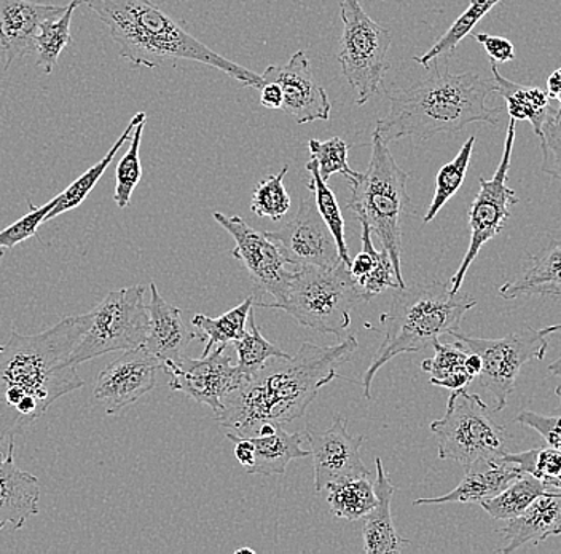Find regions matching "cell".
<instances>
[{"mask_svg":"<svg viewBox=\"0 0 561 554\" xmlns=\"http://www.w3.org/2000/svg\"><path fill=\"white\" fill-rule=\"evenodd\" d=\"M556 395L560 399L556 412L543 416V414L522 411L515 420L522 426L538 431L547 446L561 451V391H556Z\"/></svg>","mask_w":561,"mask_h":554,"instance_id":"obj_44","label":"cell"},{"mask_svg":"<svg viewBox=\"0 0 561 554\" xmlns=\"http://www.w3.org/2000/svg\"><path fill=\"white\" fill-rule=\"evenodd\" d=\"M261 104L266 109H283L284 97L283 90L276 82L272 80H261Z\"/></svg>","mask_w":561,"mask_h":554,"instance_id":"obj_47","label":"cell"},{"mask_svg":"<svg viewBox=\"0 0 561 554\" xmlns=\"http://www.w3.org/2000/svg\"><path fill=\"white\" fill-rule=\"evenodd\" d=\"M80 332L82 323L76 315L38 335L12 329L0 346V443L15 440L56 399L83 387L85 382L70 361Z\"/></svg>","mask_w":561,"mask_h":554,"instance_id":"obj_1","label":"cell"},{"mask_svg":"<svg viewBox=\"0 0 561 554\" xmlns=\"http://www.w3.org/2000/svg\"><path fill=\"white\" fill-rule=\"evenodd\" d=\"M394 291L391 307L380 318L383 342L360 381L367 402L371 399L374 378L386 363L403 353L423 352L442 336L456 335L466 314L477 305L469 294L454 293L450 282L415 283Z\"/></svg>","mask_w":561,"mask_h":554,"instance_id":"obj_5","label":"cell"},{"mask_svg":"<svg viewBox=\"0 0 561 554\" xmlns=\"http://www.w3.org/2000/svg\"><path fill=\"white\" fill-rule=\"evenodd\" d=\"M546 91L550 100L559 101V104H561V68L550 74Z\"/></svg>","mask_w":561,"mask_h":554,"instance_id":"obj_48","label":"cell"},{"mask_svg":"<svg viewBox=\"0 0 561 554\" xmlns=\"http://www.w3.org/2000/svg\"><path fill=\"white\" fill-rule=\"evenodd\" d=\"M343 34L339 59L342 74L356 90L357 106L367 104L383 86L389 69L391 33L367 15L359 0H342Z\"/></svg>","mask_w":561,"mask_h":554,"instance_id":"obj_10","label":"cell"},{"mask_svg":"<svg viewBox=\"0 0 561 554\" xmlns=\"http://www.w3.org/2000/svg\"><path fill=\"white\" fill-rule=\"evenodd\" d=\"M506 457L517 464L522 473H528L550 490L561 493V451L559 449L549 446L525 452H507Z\"/></svg>","mask_w":561,"mask_h":554,"instance_id":"obj_39","label":"cell"},{"mask_svg":"<svg viewBox=\"0 0 561 554\" xmlns=\"http://www.w3.org/2000/svg\"><path fill=\"white\" fill-rule=\"evenodd\" d=\"M409 178L388 143L374 132L367 170L350 184L348 208L368 224L371 234L377 235L381 247L388 251L401 290L407 286L402 275V226L413 213L412 199L407 191Z\"/></svg>","mask_w":561,"mask_h":554,"instance_id":"obj_6","label":"cell"},{"mask_svg":"<svg viewBox=\"0 0 561 554\" xmlns=\"http://www.w3.org/2000/svg\"><path fill=\"white\" fill-rule=\"evenodd\" d=\"M146 286L135 285L111 291L93 310L79 315L82 332L73 347L70 361L88 360L142 347L149 331V307Z\"/></svg>","mask_w":561,"mask_h":554,"instance_id":"obj_8","label":"cell"},{"mask_svg":"<svg viewBox=\"0 0 561 554\" xmlns=\"http://www.w3.org/2000/svg\"><path fill=\"white\" fill-rule=\"evenodd\" d=\"M262 80H272L283 90V111L298 125L331 118L332 103L328 91L319 86L304 50L297 52L286 65L268 66Z\"/></svg>","mask_w":561,"mask_h":554,"instance_id":"obj_18","label":"cell"},{"mask_svg":"<svg viewBox=\"0 0 561 554\" xmlns=\"http://www.w3.org/2000/svg\"><path fill=\"white\" fill-rule=\"evenodd\" d=\"M547 490H550L549 487L543 486L538 478L528 473H522L517 479L508 484L506 489L490 499L480 501L479 505L491 518L511 521L520 517L526 508Z\"/></svg>","mask_w":561,"mask_h":554,"instance_id":"obj_32","label":"cell"},{"mask_svg":"<svg viewBox=\"0 0 561 554\" xmlns=\"http://www.w3.org/2000/svg\"><path fill=\"white\" fill-rule=\"evenodd\" d=\"M160 370H163L161 361L144 347L125 350L98 374L94 402L104 409L105 416H118L156 388Z\"/></svg>","mask_w":561,"mask_h":554,"instance_id":"obj_15","label":"cell"},{"mask_svg":"<svg viewBox=\"0 0 561 554\" xmlns=\"http://www.w3.org/2000/svg\"><path fill=\"white\" fill-rule=\"evenodd\" d=\"M214 219L233 237L234 250L231 256L243 262L254 285L263 293L273 297L272 303H255L257 307L265 304H276L286 294L293 272L286 269V259L278 245L270 240L268 235L252 229L241 216H227L224 213H213Z\"/></svg>","mask_w":561,"mask_h":554,"instance_id":"obj_14","label":"cell"},{"mask_svg":"<svg viewBox=\"0 0 561 554\" xmlns=\"http://www.w3.org/2000/svg\"><path fill=\"white\" fill-rule=\"evenodd\" d=\"M431 431L437 437L438 459L458 462L462 468L508 452L507 430L491 419L482 398L466 388L450 395L445 416L431 423Z\"/></svg>","mask_w":561,"mask_h":554,"instance_id":"obj_9","label":"cell"},{"mask_svg":"<svg viewBox=\"0 0 561 554\" xmlns=\"http://www.w3.org/2000/svg\"><path fill=\"white\" fill-rule=\"evenodd\" d=\"M328 504L335 518L359 521L370 513L377 504L374 482L370 476H354L342 482L329 484Z\"/></svg>","mask_w":561,"mask_h":554,"instance_id":"obj_31","label":"cell"},{"mask_svg":"<svg viewBox=\"0 0 561 554\" xmlns=\"http://www.w3.org/2000/svg\"><path fill=\"white\" fill-rule=\"evenodd\" d=\"M473 38L482 44L489 54L490 61L496 65H504V63L514 61L515 48L514 44L506 37L490 36V34H473Z\"/></svg>","mask_w":561,"mask_h":554,"instance_id":"obj_45","label":"cell"},{"mask_svg":"<svg viewBox=\"0 0 561 554\" xmlns=\"http://www.w3.org/2000/svg\"><path fill=\"white\" fill-rule=\"evenodd\" d=\"M265 234L278 245L287 264L294 268H333L342 262L335 238L319 215L313 197L301 199L300 208L293 221L278 230Z\"/></svg>","mask_w":561,"mask_h":554,"instance_id":"obj_16","label":"cell"},{"mask_svg":"<svg viewBox=\"0 0 561 554\" xmlns=\"http://www.w3.org/2000/svg\"><path fill=\"white\" fill-rule=\"evenodd\" d=\"M501 0H471L468 9L458 16V20L448 27L447 33L444 34L430 50L424 55L415 56V61L419 65L427 66L433 65V61L442 58H450L455 54L458 45L461 44L462 38L472 34L473 27L480 23L486 15L500 3Z\"/></svg>","mask_w":561,"mask_h":554,"instance_id":"obj_33","label":"cell"},{"mask_svg":"<svg viewBox=\"0 0 561 554\" xmlns=\"http://www.w3.org/2000/svg\"><path fill=\"white\" fill-rule=\"evenodd\" d=\"M433 347L436 355L421 363V370L431 376V384L451 392L468 387L476 377L466 368L469 350L465 343L459 340L455 343H442L436 340Z\"/></svg>","mask_w":561,"mask_h":554,"instance_id":"obj_29","label":"cell"},{"mask_svg":"<svg viewBox=\"0 0 561 554\" xmlns=\"http://www.w3.org/2000/svg\"><path fill=\"white\" fill-rule=\"evenodd\" d=\"M254 297H245L243 303L220 315L219 318H209L203 314H196L192 318V326L196 329V338L206 343L203 357L213 352L214 346H228L243 338L249 312L254 307Z\"/></svg>","mask_w":561,"mask_h":554,"instance_id":"obj_30","label":"cell"},{"mask_svg":"<svg viewBox=\"0 0 561 554\" xmlns=\"http://www.w3.org/2000/svg\"><path fill=\"white\" fill-rule=\"evenodd\" d=\"M375 466H377V476H375L374 489L377 494V504L364 518V552L399 554L410 545V540L402 539L398 534L392 521L391 504L398 487L389 479L380 457L375 459Z\"/></svg>","mask_w":561,"mask_h":554,"instance_id":"obj_24","label":"cell"},{"mask_svg":"<svg viewBox=\"0 0 561 554\" xmlns=\"http://www.w3.org/2000/svg\"><path fill=\"white\" fill-rule=\"evenodd\" d=\"M357 349L359 342L350 335L335 346L305 342L297 355L266 361L227 396L217 422L233 433L248 434L263 422L286 426L300 419Z\"/></svg>","mask_w":561,"mask_h":554,"instance_id":"obj_2","label":"cell"},{"mask_svg":"<svg viewBox=\"0 0 561 554\" xmlns=\"http://www.w3.org/2000/svg\"><path fill=\"white\" fill-rule=\"evenodd\" d=\"M248 323L251 329L244 332L243 338L233 342L234 349H237L238 368H240L244 374L249 376V374L257 371L259 368H262L263 364L272 360V358L290 357L289 353L280 350L275 343L268 342V340L263 338L261 328H259L257 323H255L254 307L249 312Z\"/></svg>","mask_w":561,"mask_h":554,"instance_id":"obj_37","label":"cell"},{"mask_svg":"<svg viewBox=\"0 0 561 554\" xmlns=\"http://www.w3.org/2000/svg\"><path fill=\"white\" fill-rule=\"evenodd\" d=\"M506 545L500 553H514L528 543L546 542L550 536L561 535V493L547 490L533 501L520 517L511 519L504 528L497 529Z\"/></svg>","mask_w":561,"mask_h":554,"instance_id":"obj_23","label":"cell"},{"mask_svg":"<svg viewBox=\"0 0 561 554\" xmlns=\"http://www.w3.org/2000/svg\"><path fill=\"white\" fill-rule=\"evenodd\" d=\"M66 7L31 0H0V52L3 69L20 56L35 52V38L44 21L65 13Z\"/></svg>","mask_w":561,"mask_h":554,"instance_id":"obj_19","label":"cell"},{"mask_svg":"<svg viewBox=\"0 0 561 554\" xmlns=\"http://www.w3.org/2000/svg\"><path fill=\"white\" fill-rule=\"evenodd\" d=\"M289 171V165H284L278 174H270L255 185L251 200V212L259 217L268 219H283L290 210V195L287 194L284 178Z\"/></svg>","mask_w":561,"mask_h":554,"instance_id":"obj_38","label":"cell"},{"mask_svg":"<svg viewBox=\"0 0 561 554\" xmlns=\"http://www.w3.org/2000/svg\"><path fill=\"white\" fill-rule=\"evenodd\" d=\"M522 475L517 464L508 461L506 454L500 457L482 459L465 468V478L450 493L433 499H419L413 507L420 505L444 504H480L506 489L508 484Z\"/></svg>","mask_w":561,"mask_h":554,"instance_id":"obj_22","label":"cell"},{"mask_svg":"<svg viewBox=\"0 0 561 554\" xmlns=\"http://www.w3.org/2000/svg\"><path fill=\"white\" fill-rule=\"evenodd\" d=\"M149 331L144 349L152 353L161 364L179 361L184 357L188 343L196 338V329L182 318L181 308L168 303L156 283H150Z\"/></svg>","mask_w":561,"mask_h":554,"instance_id":"obj_21","label":"cell"},{"mask_svg":"<svg viewBox=\"0 0 561 554\" xmlns=\"http://www.w3.org/2000/svg\"><path fill=\"white\" fill-rule=\"evenodd\" d=\"M533 294L561 301V241L533 255L524 270L500 287V296L507 301Z\"/></svg>","mask_w":561,"mask_h":554,"instance_id":"obj_26","label":"cell"},{"mask_svg":"<svg viewBox=\"0 0 561 554\" xmlns=\"http://www.w3.org/2000/svg\"><path fill=\"white\" fill-rule=\"evenodd\" d=\"M227 438L228 440L233 441L234 457H237V461L244 466V470H248L249 466H252L255 459V449L254 444H252V441L249 440L248 437H241V434L237 433H227Z\"/></svg>","mask_w":561,"mask_h":554,"instance_id":"obj_46","label":"cell"},{"mask_svg":"<svg viewBox=\"0 0 561 554\" xmlns=\"http://www.w3.org/2000/svg\"><path fill=\"white\" fill-rule=\"evenodd\" d=\"M30 213L18 219L16 223L10 224L5 229L0 230V248L2 250H12L23 241L37 237V229L41 224H45V216L56 205V197L44 206H34L33 202H27Z\"/></svg>","mask_w":561,"mask_h":554,"instance_id":"obj_43","label":"cell"},{"mask_svg":"<svg viewBox=\"0 0 561 554\" xmlns=\"http://www.w3.org/2000/svg\"><path fill=\"white\" fill-rule=\"evenodd\" d=\"M41 483L31 473L15 465V440L0 451V531L12 524L15 531L23 529L27 519L41 511Z\"/></svg>","mask_w":561,"mask_h":554,"instance_id":"obj_20","label":"cell"},{"mask_svg":"<svg viewBox=\"0 0 561 554\" xmlns=\"http://www.w3.org/2000/svg\"><path fill=\"white\" fill-rule=\"evenodd\" d=\"M240 553H251V554H254V552H252V550H249V549H241V550H237V552H234V554H240Z\"/></svg>","mask_w":561,"mask_h":554,"instance_id":"obj_51","label":"cell"},{"mask_svg":"<svg viewBox=\"0 0 561 554\" xmlns=\"http://www.w3.org/2000/svg\"><path fill=\"white\" fill-rule=\"evenodd\" d=\"M241 437H248L254 444V464L245 470L251 475H284L290 462L310 455V451L301 448L304 437L300 433H289L283 423L263 422L251 433Z\"/></svg>","mask_w":561,"mask_h":554,"instance_id":"obj_25","label":"cell"},{"mask_svg":"<svg viewBox=\"0 0 561 554\" xmlns=\"http://www.w3.org/2000/svg\"><path fill=\"white\" fill-rule=\"evenodd\" d=\"M307 171L311 174V181L308 182L307 188L314 194L316 208L321 215L324 223L328 224L329 230L335 238L336 248H339L340 259L343 264H351L348 244L345 238V219L340 210L339 200L328 185V181L322 179L319 173L318 161L311 159L307 163Z\"/></svg>","mask_w":561,"mask_h":554,"instance_id":"obj_35","label":"cell"},{"mask_svg":"<svg viewBox=\"0 0 561 554\" xmlns=\"http://www.w3.org/2000/svg\"><path fill=\"white\" fill-rule=\"evenodd\" d=\"M561 332V325L531 329L525 326L524 331L514 332L506 338L483 339L469 338L456 332L454 338L465 343L469 352L482 358L479 384L489 392L494 402V412L506 409L508 398L514 394L518 374L529 361H542L549 350V336Z\"/></svg>","mask_w":561,"mask_h":554,"instance_id":"obj_11","label":"cell"},{"mask_svg":"<svg viewBox=\"0 0 561 554\" xmlns=\"http://www.w3.org/2000/svg\"><path fill=\"white\" fill-rule=\"evenodd\" d=\"M515 125L517 122L511 118L507 126L506 142H504L503 157L497 165L496 173L491 179L480 178V191L473 199L469 210V227H471V244L466 251L461 265L456 270L450 280V287L454 293L461 291L466 273L476 261L480 250L493 240L497 234L503 233L508 217L511 206L517 205L520 199L515 194L514 189L508 188V168H511L512 150L515 144Z\"/></svg>","mask_w":561,"mask_h":554,"instance_id":"obj_12","label":"cell"},{"mask_svg":"<svg viewBox=\"0 0 561 554\" xmlns=\"http://www.w3.org/2000/svg\"><path fill=\"white\" fill-rule=\"evenodd\" d=\"M490 65L496 93H500L506 101L508 117L514 118L515 122H529L535 129V135H541L543 122L552 109V100L547 91L538 89V87H526L512 82L501 76L496 63L490 61Z\"/></svg>","mask_w":561,"mask_h":554,"instance_id":"obj_27","label":"cell"},{"mask_svg":"<svg viewBox=\"0 0 561 554\" xmlns=\"http://www.w3.org/2000/svg\"><path fill=\"white\" fill-rule=\"evenodd\" d=\"M539 139L542 150L541 170L547 177L561 181V104L550 109Z\"/></svg>","mask_w":561,"mask_h":554,"instance_id":"obj_42","label":"cell"},{"mask_svg":"<svg viewBox=\"0 0 561 554\" xmlns=\"http://www.w3.org/2000/svg\"><path fill=\"white\" fill-rule=\"evenodd\" d=\"M147 114L146 112H138L135 117L131 118L129 125L126 126L125 132L122 133L121 138L114 143V146L111 147L107 154L98 161L96 165L87 170L85 173L82 174L79 179L72 182L65 192L56 195V205L53 206L48 215L45 216V223L48 221L55 219L59 215H65V213L70 212V210H76L77 206L82 205L85 202L88 195L91 194L94 188H96L100 179L103 178L105 170H107L108 165L112 163V160L117 156L118 150L128 143V139H131L133 132H135L136 126L140 124V122L146 121Z\"/></svg>","mask_w":561,"mask_h":554,"instance_id":"obj_28","label":"cell"},{"mask_svg":"<svg viewBox=\"0 0 561 554\" xmlns=\"http://www.w3.org/2000/svg\"><path fill=\"white\" fill-rule=\"evenodd\" d=\"M82 3L83 0H72L69 5H66L62 15L44 21L38 27L37 38H35V52H37L35 65L44 68V72L48 76L55 69L62 50L72 44L70 21H72L76 9H79Z\"/></svg>","mask_w":561,"mask_h":554,"instance_id":"obj_34","label":"cell"},{"mask_svg":"<svg viewBox=\"0 0 561 554\" xmlns=\"http://www.w3.org/2000/svg\"><path fill=\"white\" fill-rule=\"evenodd\" d=\"M226 350L227 346H217L216 350L198 360L182 357L179 361L164 363L163 371L171 376V391L181 392L193 402L208 406L214 417L219 416L227 396L248 377Z\"/></svg>","mask_w":561,"mask_h":554,"instance_id":"obj_13","label":"cell"},{"mask_svg":"<svg viewBox=\"0 0 561 554\" xmlns=\"http://www.w3.org/2000/svg\"><path fill=\"white\" fill-rule=\"evenodd\" d=\"M2 258H3V250H2V248H0V261H2Z\"/></svg>","mask_w":561,"mask_h":554,"instance_id":"obj_52","label":"cell"},{"mask_svg":"<svg viewBox=\"0 0 561 554\" xmlns=\"http://www.w3.org/2000/svg\"><path fill=\"white\" fill-rule=\"evenodd\" d=\"M144 126L146 121L140 122L133 132L131 143L125 156L118 161L115 170V192L114 202L118 208L125 210L131 205V195L138 188L140 178H142V165H140V142H142Z\"/></svg>","mask_w":561,"mask_h":554,"instance_id":"obj_40","label":"cell"},{"mask_svg":"<svg viewBox=\"0 0 561 554\" xmlns=\"http://www.w3.org/2000/svg\"><path fill=\"white\" fill-rule=\"evenodd\" d=\"M107 26L118 56L138 68L157 69L168 59H188L227 74L240 86L259 89L262 77L188 34L152 0H83Z\"/></svg>","mask_w":561,"mask_h":554,"instance_id":"obj_4","label":"cell"},{"mask_svg":"<svg viewBox=\"0 0 561 554\" xmlns=\"http://www.w3.org/2000/svg\"><path fill=\"white\" fill-rule=\"evenodd\" d=\"M466 368H468L469 373L473 377L479 376L480 371H482V358L477 355V353L469 352L468 358H466Z\"/></svg>","mask_w":561,"mask_h":554,"instance_id":"obj_49","label":"cell"},{"mask_svg":"<svg viewBox=\"0 0 561 554\" xmlns=\"http://www.w3.org/2000/svg\"><path fill=\"white\" fill-rule=\"evenodd\" d=\"M311 159L318 161L319 173L324 181H329L333 174H343L351 182L357 181L360 173L354 171L348 163L350 146L339 136L328 139V142H318L310 139L308 142Z\"/></svg>","mask_w":561,"mask_h":554,"instance_id":"obj_41","label":"cell"},{"mask_svg":"<svg viewBox=\"0 0 561 554\" xmlns=\"http://www.w3.org/2000/svg\"><path fill=\"white\" fill-rule=\"evenodd\" d=\"M549 371H550V373L553 374V376L561 377V357L559 358V360H556V361H553L552 364H550ZM557 391H561V384H560V387L557 388Z\"/></svg>","mask_w":561,"mask_h":554,"instance_id":"obj_50","label":"cell"},{"mask_svg":"<svg viewBox=\"0 0 561 554\" xmlns=\"http://www.w3.org/2000/svg\"><path fill=\"white\" fill-rule=\"evenodd\" d=\"M363 301L348 265L340 262L333 268H297L283 299L262 307L278 308L305 328L343 339L351 326V310Z\"/></svg>","mask_w":561,"mask_h":554,"instance_id":"obj_7","label":"cell"},{"mask_svg":"<svg viewBox=\"0 0 561 554\" xmlns=\"http://www.w3.org/2000/svg\"><path fill=\"white\" fill-rule=\"evenodd\" d=\"M476 136H471L461 150L456 154L454 160L438 170L436 178V192H434L433 202L424 215V224L433 223L440 210L455 197L456 192L465 184L466 174H468L469 163H471L473 146H476Z\"/></svg>","mask_w":561,"mask_h":554,"instance_id":"obj_36","label":"cell"},{"mask_svg":"<svg viewBox=\"0 0 561 554\" xmlns=\"http://www.w3.org/2000/svg\"><path fill=\"white\" fill-rule=\"evenodd\" d=\"M427 66L426 76L407 89L388 93L389 111L378 118L375 133L385 143L415 138L420 142L438 133H458L466 126L500 124L501 108L486 100L496 91L493 80L479 74L448 71L447 66Z\"/></svg>","mask_w":561,"mask_h":554,"instance_id":"obj_3","label":"cell"},{"mask_svg":"<svg viewBox=\"0 0 561 554\" xmlns=\"http://www.w3.org/2000/svg\"><path fill=\"white\" fill-rule=\"evenodd\" d=\"M305 438L310 443V455L313 457L314 493L321 494L329 484L354 478V476H370L360 457V446L364 437H353L342 416L333 417L328 430H316L307 426Z\"/></svg>","mask_w":561,"mask_h":554,"instance_id":"obj_17","label":"cell"}]
</instances>
